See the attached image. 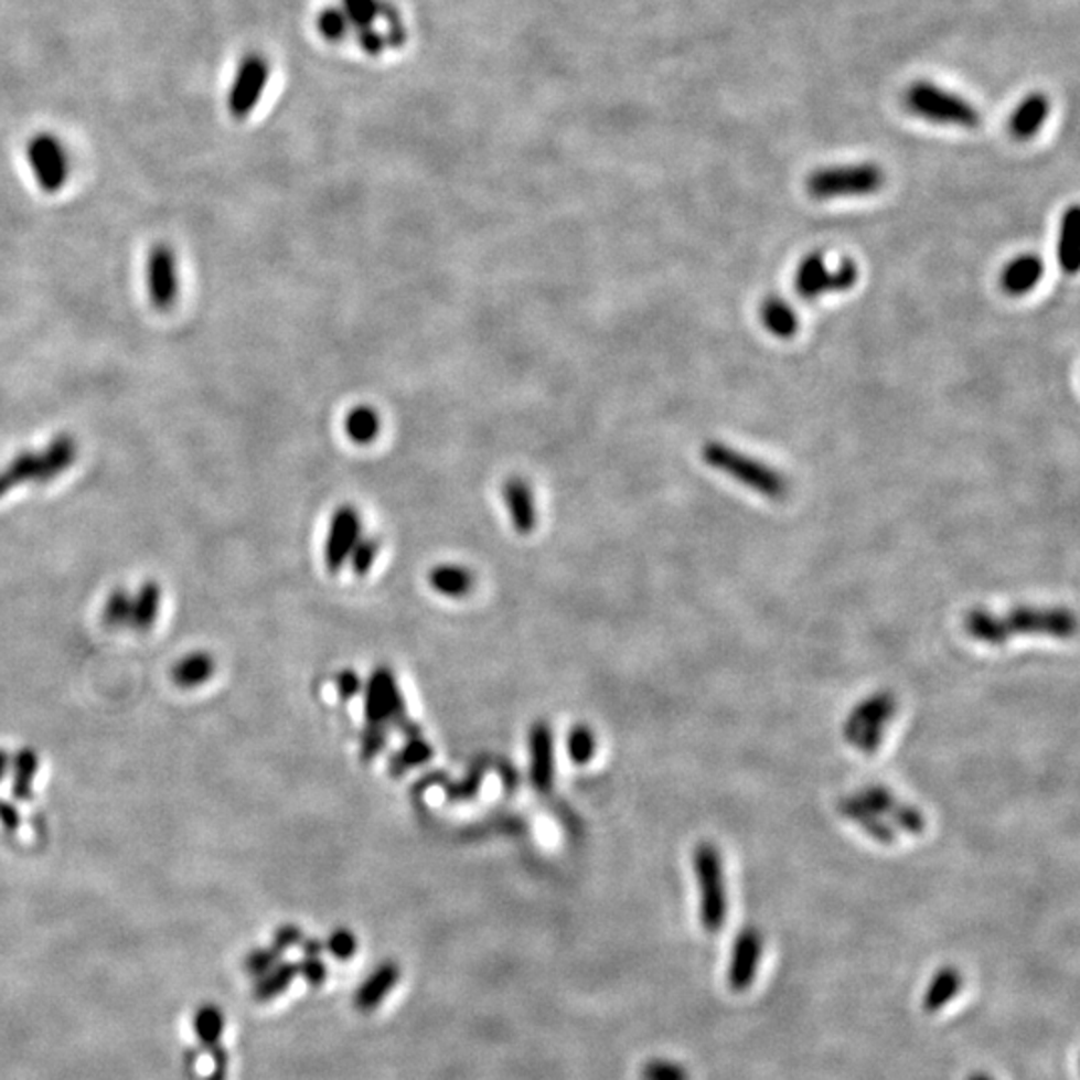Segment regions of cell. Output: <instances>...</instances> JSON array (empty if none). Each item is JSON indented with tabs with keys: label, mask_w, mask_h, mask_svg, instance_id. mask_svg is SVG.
<instances>
[{
	"label": "cell",
	"mask_w": 1080,
	"mask_h": 1080,
	"mask_svg": "<svg viewBox=\"0 0 1080 1080\" xmlns=\"http://www.w3.org/2000/svg\"><path fill=\"white\" fill-rule=\"evenodd\" d=\"M9 770H11V757L7 750L0 749V781L9 774Z\"/></svg>",
	"instance_id": "49"
},
{
	"label": "cell",
	"mask_w": 1080,
	"mask_h": 1080,
	"mask_svg": "<svg viewBox=\"0 0 1080 1080\" xmlns=\"http://www.w3.org/2000/svg\"><path fill=\"white\" fill-rule=\"evenodd\" d=\"M147 290L157 311H169L179 297V268L171 245L157 243L147 257Z\"/></svg>",
	"instance_id": "12"
},
{
	"label": "cell",
	"mask_w": 1080,
	"mask_h": 1080,
	"mask_svg": "<svg viewBox=\"0 0 1080 1080\" xmlns=\"http://www.w3.org/2000/svg\"><path fill=\"white\" fill-rule=\"evenodd\" d=\"M555 767V730L546 720H536L528 733V777L538 794L553 791Z\"/></svg>",
	"instance_id": "13"
},
{
	"label": "cell",
	"mask_w": 1080,
	"mask_h": 1080,
	"mask_svg": "<svg viewBox=\"0 0 1080 1080\" xmlns=\"http://www.w3.org/2000/svg\"><path fill=\"white\" fill-rule=\"evenodd\" d=\"M193 1028L201 1048L211 1052L216 1045H221V1037L225 1033V1015L216 1005L199 1006V1011L194 1013Z\"/></svg>",
	"instance_id": "31"
},
{
	"label": "cell",
	"mask_w": 1080,
	"mask_h": 1080,
	"mask_svg": "<svg viewBox=\"0 0 1080 1080\" xmlns=\"http://www.w3.org/2000/svg\"><path fill=\"white\" fill-rule=\"evenodd\" d=\"M378 553H381V541L376 536L363 535V538L354 546L351 558H349V565L353 568L354 575L364 577L375 565Z\"/></svg>",
	"instance_id": "36"
},
{
	"label": "cell",
	"mask_w": 1080,
	"mask_h": 1080,
	"mask_svg": "<svg viewBox=\"0 0 1080 1080\" xmlns=\"http://www.w3.org/2000/svg\"><path fill=\"white\" fill-rule=\"evenodd\" d=\"M132 617V597L125 589H117L108 597L105 610H103V621L107 622L110 629L129 627Z\"/></svg>",
	"instance_id": "34"
},
{
	"label": "cell",
	"mask_w": 1080,
	"mask_h": 1080,
	"mask_svg": "<svg viewBox=\"0 0 1080 1080\" xmlns=\"http://www.w3.org/2000/svg\"><path fill=\"white\" fill-rule=\"evenodd\" d=\"M1080 213L1079 206H1070L1062 214L1059 233V263L1067 275H1074L1080 263Z\"/></svg>",
	"instance_id": "24"
},
{
	"label": "cell",
	"mask_w": 1080,
	"mask_h": 1080,
	"mask_svg": "<svg viewBox=\"0 0 1080 1080\" xmlns=\"http://www.w3.org/2000/svg\"><path fill=\"white\" fill-rule=\"evenodd\" d=\"M428 585L442 597L462 599L471 595L474 587V575L469 568L460 565H439L428 573Z\"/></svg>",
	"instance_id": "23"
},
{
	"label": "cell",
	"mask_w": 1080,
	"mask_h": 1080,
	"mask_svg": "<svg viewBox=\"0 0 1080 1080\" xmlns=\"http://www.w3.org/2000/svg\"><path fill=\"white\" fill-rule=\"evenodd\" d=\"M760 322L770 334L779 339H792L799 331V314L781 297H769L762 302Z\"/></svg>",
	"instance_id": "25"
},
{
	"label": "cell",
	"mask_w": 1080,
	"mask_h": 1080,
	"mask_svg": "<svg viewBox=\"0 0 1080 1080\" xmlns=\"http://www.w3.org/2000/svg\"><path fill=\"white\" fill-rule=\"evenodd\" d=\"M595 749H597V740H595V735L589 727L577 725V727L570 728L567 737V750L573 762H577V764L589 762L595 757Z\"/></svg>",
	"instance_id": "35"
},
{
	"label": "cell",
	"mask_w": 1080,
	"mask_h": 1080,
	"mask_svg": "<svg viewBox=\"0 0 1080 1080\" xmlns=\"http://www.w3.org/2000/svg\"><path fill=\"white\" fill-rule=\"evenodd\" d=\"M905 103L912 115L931 122L954 125L963 129H974L981 125L979 108L964 100L961 95L927 81L910 85L905 95Z\"/></svg>",
	"instance_id": "4"
},
{
	"label": "cell",
	"mask_w": 1080,
	"mask_h": 1080,
	"mask_svg": "<svg viewBox=\"0 0 1080 1080\" xmlns=\"http://www.w3.org/2000/svg\"><path fill=\"white\" fill-rule=\"evenodd\" d=\"M26 164L39 189L46 194L61 193L71 179V152L58 135L43 130L26 142Z\"/></svg>",
	"instance_id": "7"
},
{
	"label": "cell",
	"mask_w": 1080,
	"mask_h": 1080,
	"mask_svg": "<svg viewBox=\"0 0 1080 1080\" xmlns=\"http://www.w3.org/2000/svg\"><path fill=\"white\" fill-rule=\"evenodd\" d=\"M36 772H39V757L33 749H21L11 757V792L17 801L31 799Z\"/></svg>",
	"instance_id": "29"
},
{
	"label": "cell",
	"mask_w": 1080,
	"mask_h": 1080,
	"mask_svg": "<svg viewBox=\"0 0 1080 1080\" xmlns=\"http://www.w3.org/2000/svg\"><path fill=\"white\" fill-rule=\"evenodd\" d=\"M297 966L300 976L311 986H321L327 981V966L322 963L321 956H304Z\"/></svg>",
	"instance_id": "42"
},
{
	"label": "cell",
	"mask_w": 1080,
	"mask_h": 1080,
	"mask_svg": "<svg viewBox=\"0 0 1080 1080\" xmlns=\"http://www.w3.org/2000/svg\"><path fill=\"white\" fill-rule=\"evenodd\" d=\"M642 1080H691L688 1070L673 1060H649L641 1072Z\"/></svg>",
	"instance_id": "39"
},
{
	"label": "cell",
	"mask_w": 1080,
	"mask_h": 1080,
	"mask_svg": "<svg viewBox=\"0 0 1080 1080\" xmlns=\"http://www.w3.org/2000/svg\"><path fill=\"white\" fill-rule=\"evenodd\" d=\"M969 1080H993V1079H991L988 1074H984V1072H976V1074H973V1077H971V1079Z\"/></svg>",
	"instance_id": "50"
},
{
	"label": "cell",
	"mask_w": 1080,
	"mask_h": 1080,
	"mask_svg": "<svg viewBox=\"0 0 1080 1080\" xmlns=\"http://www.w3.org/2000/svg\"><path fill=\"white\" fill-rule=\"evenodd\" d=\"M1045 272V265L1037 255H1020L1013 258L1001 277V287L1011 297H1023L1037 287Z\"/></svg>",
	"instance_id": "21"
},
{
	"label": "cell",
	"mask_w": 1080,
	"mask_h": 1080,
	"mask_svg": "<svg viewBox=\"0 0 1080 1080\" xmlns=\"http://www.w3.org/2000/svg\"><path fill=\"white\" fill-rule=\"evenodd\" d=\"M211 1055H213V1072H211V1077H208L206 1080H226V1072H228V1055H226L225 1048L221 1047V1045H216V1047L211 1050Z\"/></svg>",
	"instance_id": "46"
},
{
	"label": "cell",
	"mask_w": 1080,
	"mask_h": 1080,
	"mask_svg": "<svg viewBox=\"0 0 1080 1080\" xmlns=\"http://www.w3.org/2000/svg\"><path fill=\"white\" fill-rule=\"evenodd\" d=\"M24 482H39V452L22 450L0 471V499Z\"/></svg>",
	"instance_id": "28"
},
{
	"label": "cell",
	"mask_w": 1080,
	"mask_h": 1080,
	"mask_svg": "<svg viewBox=\"0 0 1080 1080\" xmlns=\"http://www.w3.org/2000/svg\"><path fill=\"white\" fill-rule=\"evenodd\" d=\"M693 868L701 888V922L708 934H717L727 919V890L723 858L713 843H701L693 851Z\"/></svg>",
	"instance_id": "5"
},
{
	"label": "cell",
	"mask_w": 1080,
	"mask_h": 1080,
	"mask_svg": "<svg viewBox=\"0 0 1080 1080\" xmlns=\"http://www.w3.org/2000/svg\"><path fill=\"white\" fill-rule=\"evenodd\" d=\"M196 1060H199V1052L194 1048H189L186 1050V1057H184V1069H186L189 1074L196 1072Z\"/></svg>",
	"instance_id": "48"
},
{
	"label": "cell",
	"mask_w": 1080,
	"mask_h": 1080,
	"mask_svg": "<svg viewBox=\"0 0 1080 1080\" xmlns=\"http://www.w3.org/2000/svg\"><path fill=\"white\" fill-rule=\"evenodd\" d=\"M398 979H400V969L395 961H385V963L378 964L354 993L356 1011L373 1013L376 1006L381 1005L388 993L395 988Z\"/></svg>",
	"instance_id": "17"
},
{
	"label": "cell",
	"mask_w": 1080,
	"mask_h": 1080,
	"mask_svg": "<svg viewBox=\"0 0 1080 1080\" xmlns=\"http://www.w3.org/2000/svg\"><path fill=\"white\" fill-rule=\"evenodd\" d=\"M760 956H762V934L755 927H747L738 932L727 974L728 986L735 993H742L755 983Z\"/></svg>",
	"instance_id": "14"
},
{
	"label": "cell",
	"mask_w": 1080,
	"mask_h": 1080,
	"mask_svg": "<svg viewBox=\"0 0 1080 1080\" xmlns=\"http://www.w3.org/2000/svg\"><path fill=\"white\" fill-rule=\"evenodd\" d=\"M78 442L75 437L61 432L43 450H39V484H46L75 464Z\"/></svg>",
	"instance_id": "19"
},
{
	"label": "cell",
	"mask_w": 1080,
	"mask_h": 1080,
	"mask_svg": "<svg viewBox=\"0 0 1080 1080\" xmlns=\"http://www.w3.org/2000/svg\"><path fill=\"white\" fill-rule=\"evenodd\" d=\"M858 799L865 802L868 809H873L875 813L880 814V816H888L892 823L899 824L900 828L907 831L909 835L920 836L927 831L924 814L917 811L915 806L900 802L892 792L880 787V784H870L858 794Z\"/></svg>",
	"instance_id": "15"
},
{
	"label": "cell",
	"mask_w": 1080,
	"mask_h": 1080,
	"mask_svg": "<svg viewBox=\"0 0 1080 1080\" xmlns=\"http://www.w3.org/2000/svg\"><path fill=\"white\" fill-rule=\"evenodd\" d=\"M885 186V171L877 162L823 167L809 174L806 193L816 201L846 196H870Z\"/></svg>",
	"instance_id": "3"
},
{
	"label": "cell",
	"mask_w": 1080,
	"mask_h": 1080,
	"mask_svg": "<svg viewBox=\"0 0 1080 1080\" xmlns=\"http://www.w3.org/2000/svg\"><path fill=\"white\" fill-rule=\"evenodd\" d=\"M482 777H484V764H474L464 779L447 787V799L450 802L471 801L477 796V792L481 791Z\"/></svg>",
	"instance_id": "37"
},
{
	"label": "cell",
	"mask_w": 1080,
	"mask_h": 1080,
	"mask_svg": "<svg viewBox=\"0 0 1080 1080\" xmlns=\"http://www.w3.org/2000/svg\"><path fill=\"white\" fill-rule=\"evenodd\" d=\"M300 949L304 952V956H321V952L324 951V944L319 939H302Z\"/></svg>",
	"instance_id": "47"
},
{
	"label": "cell",
	"mask_w": 1080,
	"mask_h": 1080,
	"mask_svg": "<svg viewBox=\"0 0 1080 1080\" xmlns=\"http://www.w3.org/2000/svg\"><path fill=\"white\" fill-rule=\"evenodd\" d=\"M858 268L853 260H843L838 267L831 268L823 253H811L802 258L796 268L794 287L802 299L813 300L826 292H845L855 287Z\"/></svg>",
	"instance_id": "8"
},
{
	"label": "cell",
	"mask_w": 1080,
	"mask_h": 1080,
	"mask_svg": "<svg viewBox=\"0 0 1080 1080\" xmlns=\"http://www.w3.org/2000/svg\"><path fill=\"white\" fill-rule=\"evenodd\" d=\"M963 988V974L956 966H942L932 974L931 983L927 986L922 1006L929 1015H934L951 1003L952 998Z\"/></svg>",
	"instance_id": "22"
},
{
	"label": "cell",
	"mask_w": 1080,
	"mask_h": 1080,
	"mask_svg": "<svg viewBox=\"0 0 1080 1080\" xmlns=\"http://www.w3.org/2000/svg\"><path fill=\"white\" fill-rule=\"evenodd\" d=\"M214 663L213 654L196 651V653L182 656L179 663L172 669V681L182 688H194L204 685L208 678H213Z\"/></svg>",
	"instance_id": "26"
},
{
	"label": "cell",
	"mask_w": 1080,
	"mask_h": 1080,
	"mask_svg": "<svg viewBox=\"0 0 1080 1080\" xmlns=\"http://www.w3.org/2000/svg\"><path fill=\"white\" fill-rule=\"evenodd\" d=\"M361 691H363V681L351 669H346V671H343V673L336 676V693H339L341 701H351Z\"/></svg>",
	"instance_id": "43"
},
{
	"label": "cell",
	"mask_w": 1080,
	"mask_h": 1080,
	"mask_svg": "<svg viewBox=\"0 0 1080 1080\" xmlns=\"http://www.w3.org/2000/svg\"><path fill=\"white\" fill-rule=\"evenodd\" d=\"M161 587L154 580H147L140 585L137 595L132 597V617L130 627L137 631H149L150 627L157 622L159 610H161Z\"/></svg>",
	"instance_id": "27"
},
{
	"label": "cell",
	"mask_w": 1080,
	"mask_h": 1080,
	"mask_svg": "<svg viewBox=\"0 0 1080 1080\" xmlns=\"http://www.w3.org/2000/svg\"><path fill=\"white\" fill-rule=\"evenodd\" d=\"M324 949L331 952L334 959L339 961H349L356 952V937L353 932L346 931V929H336V931L331 932V937L327 939V944Z\"/></svg>",
	"instance_id": "41"
},
{
	"label": "cell",
	"mask_w": 1080,
	"mask_h": 1080,
	"mask_svg": "<svg viewBox=\"0 0 1080 1080\" xmlns=\"http://www.w3.org/2000/svg\"><path fill=\"white\" fill-rule=\"evenodd\" d=\"M0 824L9 833H14L21 824V814L17 811V806L9 801H2V799H0Z\"/></svg>",
	"instance_id": "45"
},
{
	"label": "cell",
	"mask_w": 1080,
	"mask_h": 1080,
	"mask_svg": "<svg viewBox=\"0 0 1080 1080\" xmlns=\"http://www.w3.org/2000/svg\"><path fill=\"white\" fill-rule=\"evenodd\" d=\"M282 954L285 952L279 951L277 947H267V949H255L253 952H248L245 959V971L250 974V976H263L267 974L270 969H275L277 964L282 961Z\"/></svg>",
	"instance_id": "38"
},
{
	"label": "cell",
	"mask_w": 1080,
	"mask_h": 1080,
	"mask_svg": "<svg viewBox=\"0 0 1080 1080\" xmlns=\"http://www.w3.org/2000/svg\"><path fill=\"white\" fill-rule=\"evenodd\" d=\"M267 58L258 54H246L245 58L236 66L235 75L231 78V85L226 90V113L235 120H245L253 115L257 108L263 93L268 85Z\"/></svg>",
	"instance_id": "9"
},
{
	"label": "cell",
	"mask_w": 1080,
	"mask_h": 1080,
	"mask_svg": "<svg viewBox=\"0 0 1080 1080\" xmlns=\"http://www.w3.org/2000/svg\"><path fill=\"white\" fill-rule=\"evenodd\" d=\"M432 755H435V750L425 738H408L407 745L403 749L396 750L395 755L388 759V774L393 779H400L408 770L420 767V764L432 759Z\"/></svg>",
	"instance_id": "33"
},
{
	"label": "cell",
	"mask_w": 1080,
	"mask_h": 1080,
	"mask_svg": "<svg viewBox=\"0 0 1080 1080\" xmlns=\"http://www.w3.org/2000/svg\"><path fill=\"white\" fill-rule=\"evenodd\" d=\"M304 939V934L300 931L297 924H282L277 931H275V937H272V947H277L279 951H289L292 947H300V942Z\"/></svg>",
	"instance_id": "44"
},
{
	"label": "cell",
	"mask_w": 1080,
	"mask_h": 1080,
	"mask_svg": "<svg viewBox=\"0 0 1080 1080\" xmlns=\"http://www.w3.org/2000/svg\"><path fill=\"white\" fill-rule=\"evenodd\" d=\"M344 432L354 445H371L381 435V417L373 407H354L344 420Z\"/></svg>",
	"instance_id": "30"
},
{
	"label": "cell",
	"mask_w": 1080,
	"mask_h": 1080,
	"mask_svg": "<svg viewBox=\"0 0 1080 1080\" xmlns=\"http://www.w3.org/2000/svg\"><path fill=\"white\" fill-rule=\"evenodd\" d=\"M895 715L897 698L888 691H880L851 710L843 727V737L851 747L863 750L867 757H875L883 745L885 728Z\"/></svg>",
	"instance_id": "6"
},
{
	"label": "cell",
	"mask_w": 1080,
	"mask_h": 1080,
	"mask_svg": "<svg viewBox=\"0 0 1080 1080\" xmlns=\"http://www.w3.org/2000/svg\"><path fill=\"white\" fill-rule=\"evenodd\" d=\"M963 627L974 641L1001 646L1018 634L1070 639L1077 632V617L1065 607H1013L1003 617L976 607L964 614Z\"/></svg>",
	"instance_id": "1"
},
{
	"label": "cell",
	"mask_w": 1080,
	"mask_h": 1080,
	"mask_svg": "<svg viewBox=\"0 0 1080 1080\" xmlns=\"http://www.w3.org/2000/svg\"><path fill=\"white\" fill-rule=\"evenodd\" d=\"M836 809L851 823L858 824L868 836H873L880 845H895L897 843L895 828L890 824L885 823L880 819V814L875 813L873 809H868L867 804L860 801L858 796H845V799H841L838 804H836Z\"/></svg>",
	"instance_id": "20"
},
{
	"label": "cell",
	"mask_w": 1080,
	"mask_h": 1080,
	"mask_svg": "<svg viewBox=\"0 0 1080 1080\" xmlns=\"http://www.w3.org/2000/svg\"><path fill=\"white\" fill-rule=\"evenodd\" d=\"M386 735H388V727L385 725H368L364 727L363 735H361V759L364 762L368 760L376 759L386 747Z\"/></svg>",
	"instance_id": "40"
},
{
	"label": "cell",
	"mask_w": 1080,
	"mask_h": 1080,
	"mask_svg": "<svg viewBox=\"0 0 1080 1080\" xmlns=\"http://www.w3.org/2000/svg\"><path fill=\"white\" fill-rule=\"evenodd\" d=\"M364 717L368 725L395 728L407 718L405 701L396 683L395 674L386 666H376L364 688Z\"/></svg>",
	"instance_id": "10"
},
{
	"label": "cell",
	"mask_w": 1080,
	"mask_h": 1080,
	"mask_svg": "<svg viewBox=\"0 0 1080 1080\" xmlns=\"http://www.w3.org/2000/svg\"><path fill=\"white\" fill-rule=\"evenodd\" d=\"M701 455L710 469L727 474L742 486L759 492L770 501H782L789 494L791 486L781 471L772 469L762 460L740 452L730 445L708 440Z\"/></svg>",
	"instance_id": "2"
},
{
	"label": "cell",
	"mask_w": 1080,
	"mask_h": 1080,
	"mask_svg": "<svg viewBox=\"0 0 1080 1080\" xmlns=\"http://www.w3.org/2000/svg\"><path fill=\"white\" fill-rule=\"evenodd\" d=\"M363 538V516L353 504H343L332 514L329 533L324 541V565L336 575L349 565V558L356 543Z\"/></svg>",
	"instance_id": "11"
},
{
	"label": "cell",
	"mask_w": 1080,
	"mask_h": 1080,
	"mask_svg": "<svg viewBox=\"0 0 1080 1080\" xmlns=\"http://www.w3.org/2000/svg\"><path fill=\"white\" fill-rule=\"evenodd\" d=\"M1048 115H1050V98L1045 93H1030L1015 108L1013 117L1008 120L1011 137L1020 142L1033 139L1038 135V130L1042 129Z\"/></svg>",
	"instance_id": "18"
},
{
	"label": "cell",
	"mask_w": 1080,
	"mask_h": 1080,
	"mask_svg": "<svg viewBox=\"0 0 1080 1080\" xmlns=\"http://www.w3.org/2000/svg\"><path fill=\"white\" fill-rule=\"evenodd\" d=\"M501 494L514 531L518 535H531L538 524V509H536L535 492L528 486V482L518 477H511L504 481Z\"/></svg>",
	"instance_id": "16"
},
{
	"label": "cell",
	"mask_w": 1080,
	"mask_h": 1080,
	"mask_svg": "<svg viewBox=\"0 0 1080 1080\" xmlns=\"http://www.w3.org/2000/svg\"><path fill=\"white\" fill-rule=\"evenodd\" d=\"M299 974V966L295 963H279L275 969H270L267 974L258 976L257 984L253 988V996L258 1003H267L277 996L282 995L289 988L292 981Z\"/></svg>",
	"instance_id": "32"
}]
</instances>
